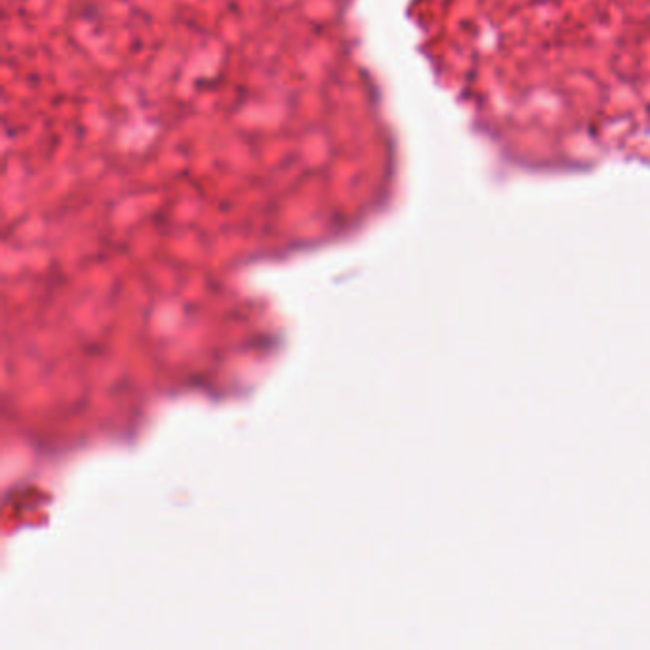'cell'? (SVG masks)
<instances>
[]
</instances>
